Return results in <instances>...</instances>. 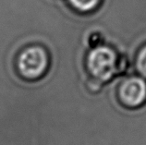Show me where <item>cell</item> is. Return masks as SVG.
<instances>
[{"instance_id":"obj_3","label":"cell","mask_w":146,"mask_h":145,"mask_svg":"<svg viewBox=\"0 0 146 145\" xmlns=\"http://www.w3.org/2000/svg\"><path fill=\"white\" fill-rule=\"evenodd\" d=\"M117 96L126 107H140L146 101V81L136 76L124 79L118 87Z\"/></svg>"},{"instance_id":"obj_2","label":"cell","mask_w":146,"mask_h":145,"mask_svg":"<svg viewBox=\"0 0 146 145\" xmlns=\"http://www.w3.org/2000/svg\"><path fill=\"white\" fill-rule=\"evenodd\" d=\"M119 56L112 47L99 45L92 48L86 58V67L92 77L101 81H108L117 75V62Z\"/></svg>"},{"instance_id":"obj_1","label":"cell","mask_w":146,"mask_h":145,"mask_svg":"<svg viewBox=\"0 0 146 145\" xmlns=\"http://www.w3.org/2000/svg\"><path fill=\"white\" fill-rule=\"evenodd\" d=\"M50 58L44 46L34 44L27 46L17 58V68L20 75L29 81H35L46 73Z\"/></svg>"},{"instance_id":"obj_5","label":"cell","mask_w":146,"mask_h":145,"mask_svg":"<svg viewBox=\"0 0 146 145\" xmlns=\"http://www.w3.org/2000/svg\"><path fill=\"white\" fill-rule=\"evenodd\" d=\"M71 5L82 12L93 10L98 5L99 0H70Z\"/></svg>"},{"instance_id":"obj_4","label":"cell","mask_w":146,"mask_h":145,"mask_svg":"<svg viewBox=\"0 0 146 145\" xmlns=\"http://www.w3.org/2000/svg\"><path fill=\"white\" fill-rule=\"evenodd\" d=\"M135 67L143 78H146V44L141 47L136 56Z\"/></svg>"},{"instance_id":"obj_7","label":"cell","mask_w":146,"mask_h":145,"mask_svg":"<svg viewBox=\"0 0 146 145\" xmlns=\"http://www.w3.org/2000/svg\"><path fill=\"white\" fill-rule=\"evenodd\" d=\"M103 41H104V38L102 34L99 32H94L90 36L89 43H90L91 47L94 48V47L99 46V45H102Z\"/></svg>"},{"instance_id":"obj_6","label":"cell","mask_w":146,"mask_h":145,"mask_svg":"<svg viewBox=\"0 0 146 145\" xmlns=\"http://www.w3.org/2000/svg\"><path fill=\"white\" fill-rule=\"evenodd\" d=\"M103 83L104 82H102L101 81H99V79L92 77L89 81H87L86 88H87V90L89 91H91L92 93H98L99 91H101Z\"/></svg>"}]
</instances>
